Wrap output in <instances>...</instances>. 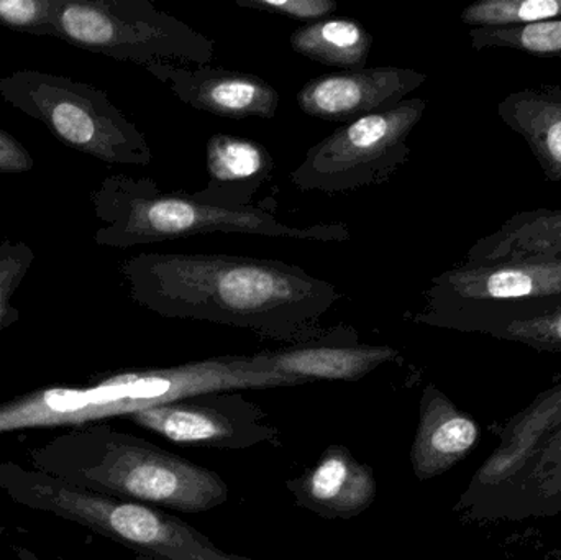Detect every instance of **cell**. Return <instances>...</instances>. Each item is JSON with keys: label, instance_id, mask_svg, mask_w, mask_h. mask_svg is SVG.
<instances>
[{"label": "cell", "instance_id": "6da1fadb", "mask_svg": "<svg viewBox=\"0 0 561 560\" xmlns=\"http://www.w3.org/2000/svg\"><path fill=\"white\" fill-rule=\"evenodd\" d=\"M131 299L168 319L213 322L297 344L345 298L325 279L280 260L226 253H138L121 265Z\"/></svg>", "mask_w": 561, "mask_h": 560}, {"label": "cell", "instance_id": "7a4b0ae2", "mask_svg": "<svg viewBox=\"0 0 561 560\" xmlns=\"http://www.w3.org/2000/svg\"><path fill=\"white\" fill-rule=\"evenodd\" d=\"M28 457L48 476L128 502L204 513L229 500L219 473L107 424L71 427Z\"/></svg>", "mask_w": 561, "mask_h": 560}, {"label": "cell", "instance_id": "3957f363", "mask_svg": "<svg viewBox=\"0 0 561 560\" xmlns=\"http://www.w3.org/2000/svg\"><path fill=\"white\" fill-rule=\"evenodd\" d=\"M94 214L101 220L95 243L130 249L167 240L209 233H242L309 242H346L350 230L342 222L289 226L262 207L242 209L213 206L194 194L160 190L150 178L111 174L92 193Z\"/></svg>", "mask_w": 561, "mask_h": 560}, {"label": "cell", "instance_id": "277c9868", "mask_svg": "<svg viewBox=\"0 0 561 560\" xmlns=\"http://www.w3.org/2000/svg\"><path fill=\"white\" fill-rule=\"evenodd\" d=\"M0 98L42 122L49 134L72 150L108 164L147 167L153 161L140 128L88 82L36 69H20L0 79Z\"/></svg>", "mask_w": 561, "mask_h": 560}, {"label": "cell", "instance_id": "5b68a950", "mask_svg": "<svg viewBox=\"0 0 561 560\" xmlns=\"http://www.w3.org/2000/svg\"><path fill=\"white\" fill-rule=\"evenodd\" d=\"M56 38L141 68L210 65L216 42L150 0H59Z\"/></svg>", "mask_w": 561, "mask_h": 560}, {"label": "cell", "instance_id": "8992f818", "mask_svg": "<svg viewBox=\"0 0 561 560\" xmlns=\"http://www.w3.org/2000/svg\"><path fill=\"white\" fill-rule=\"evenodd\" d=\"M425 108V99H405L388 111L342 125L307 150L290 181L304 193L322 194L388 183L411 158L408 138Z\"/></svg>", "mask_w": 561, "mask_h": 560}, {"label": "cell", "instance_id": "52a82bcc", "mask_svg": "<svg viewBox=\"0 0 561 560\" xmlns=\"http://www.w3.org/2000/svg\"><path fill=\"white\" fill-rule=\"evenodd\" d=\"M72 523L154 560H253L217 548L199 529L145 503L82 490L69 506Z\"/></svg>", "mask_w": 561, "mask_h": 560}, {"label": "cell", "instance_id": "ba28073f", "mask_svg": "<svg viewBox=\"0 0 561 560\" xmlns=\"http://www.w3.org/2000/svg\"><path fill=\"white\" fill-rule=\"evenodd\" d=\"M127 420L178 446L243 450L259 444H279V431L265 411L230 391L161 404Z\"/></svg>", "mask_w": 561, "mask_h": 560}, {"label": "cell", "instance_id": "9c48e42d", "mask_svg": "<svg viewBox=\"0 0 561 560\" xmlns=\"http://www.w3.org/2000/svg\"><path fill=\"white\" fill-rule=\"evenodd\" d=\"M104 380L117 400L122 418L199 395L306 385L296 378L256 370L250 355H222L178 367L121 372Z\"/></svg>", "mask_w": 561, "mask_h": 560}, {"label": "cell", "instance_id": "30bf717a", "mask_svg": "<svg viewBox=\"0 0 561 560\" xmlns=\"http://www.w3.org/2000/svg\"><path fill=\"white\" fill-rule=\"evenodd\" d=\"M421 311L461 305H514L561 298V259L524 256L467 263L432 278Z\"/></svg>", "mask_w": 561, "mask_h": 560}, {"label": "cell", "instance_id": "8fae6325", "mask_svg": "<svg viewBox=\"0 0 561 560\" xmlns=\"http://www.w3.org/2000/svg\"><path fill=\"white\" fill-rule=\"evenodd\" d=\"M427 81L424 72L401 66H371L310 79L297 92L300 111L319 121L350 124L388 111Z\"/></svg>", "mask_w": 561, "mask_h": 560}, {"label": "cell", "instance_id": "7c38bea8", "mask_svg": "<svg viewBox=\"0 0 561 560\" xmlns=\"http://www.w3.org/2000/svg\"><path fill=\"white\" fill-rule=\"evenodd\" d=\"M399 357V352L389 345L362 344L358 331L350 325L323 329L307 341L250 355L256 370L296 378L304 384L358 381Z\"/></svg>", "mask_w": 561, "mask_h": 560}, {"label": "cell", "instance_id": "4fadbf2b", "mask_svg": "<svg viewBox=\"0 0 561 560\" xmlns=\"http://www.w3.org/2000/svg\"><path fill=\"white\" fill-rule=\"evenodd\" d=\"M184 104L217 117L273 118L279 92L265 79L219 66L153 65L147 68Z\"/></svg>", "mask_w": 561, "mask_h": 560}, {"label": "cell", "instance_id": "5bb4252c", "mask_svg": "<svg viewBox=\"0 0 561 560\" xmlns=\"http://www.w3.org/2000/svg\"><path fill=\"white\" fill-rule=\"evenodd\" d=\"M414 324L484 334L536 351L561 352V298L514 305H461L417 311Z\"/></svg>", "mask_w": 561, "mask_h": 560}, {"label": "cell", "instance_id": "9a60e30c", "mask_svg": "<svg viewBox=\"0 0 561 560\" xmlns=\"http://www.w3.org/2000/svg\"><path fill=\"white\" fill-rule=\"evenodd\" d=\"M286 489L300 508L323 519L356 518L378 495L371 467L339 444L327 447L312 470L287 480Z\"/></svg>", "mask_w": 561, "mask_h": 560}, {"label": "cell", "instance_id": "2e32d148", "mask_svg": "<svg viewBox=\"0 0 561 560\" xmlns=\"http://www.w3.org/2000/svg\"><path fill=\"white\" fill-rule=\"evenodd\" d=\"M121 418L104 381L91 387H46L0 404V434L42 427H75Z\"/></svg>", "mask_w": 561, "mask_h": 560}, {"label": "cell", "instance_id": "e0dca14e", "mask_svg": "<svg viewBox=\"0 0 561 560\" xmlns=\"http://www.w3.org/2000/svg\"><path fill=\"white\" fill-rule=\"evenodd\" d=\"M207 186L194 193L213 206L242 209L252 206L272 178L275 160L265 145L245 137L214 134L206 147Z\"/></svg>", "mask_w": 561, "mask_h": 560}, {"label": "cell", "instance_id": "ac0fdd59", "mask_svg": "<svg viewBox=\"0 0 561 560\" xmlns=\"http://www.w3.org/2000/svg\"><path fill=\"white\" fill-rule=\"evenodd\" d=\"M478 439V427L458 413L451 401L428 385L422 395L421 421L411 449V464L419 480H431L463 457Z\"/></svg>", "mask_w": 561, "mask_h": 560}, {"label": "cell", "instance_id": "d6986e66", "mask_svg": "<svg viewBox=\"0 0 561 560\" xmlns=\"http://www.w3.org/2000/svg\"><path fill=\"white\" fill-rule=\"evenodd\" d=\"M496 112L526 141L543 174L561 184V85H529L511 92Z\"/></svg>", "mask_w": 561, "mask_h": 560}, {"label": "cell", "instance_id": "ffe728a7", "mask_svg": "<svg viewBox=\"0 0 561 560\" xmlns=\"http://www.w3.org/2000/svg\"><path fill=\"white\" fill-rule=\"evenodd\" d=\"M524 256L561 259V209L519 210L496 232L473 243L463 262L494 263Z\"/></svg>", "mask_w": 561, "mask_h": 560}, {"label": "cell", "instance_id": "44dd1931", "mask_svg": "<svg viewBox=\"0 0 561 560\" xmlns=\"http://www.w3.org/2000/svg\"><path fill=\"white\" fill-rule=\"evenodd\" d=\"M289 43L304 58L350 71L366 68L373 36L356 20L325 19L294 30Z\"/></svg>", "mask_w": 561, "mask_h": 560}, {"label": "cell", "instance_id": "7402d4cb", "mask_svg": "<svg viewBox=\"0 0 561 560\" xmlns=\"http://www.w3.org/2000/svg\"><path fill=\"white\" fill-rule=\"evenodd\" d=\"M473 49L510 48L537 58H561V19L511 26L470 30Z\"/></svg>", "mask_w": 561, "mask_h": 560}, {"label": "cell", "instance_id": "603a6c76", "mask_svg": "<svg viewBox=\"0 0 561 560\" xmlns=\"http://www.w3.org/2000/svg\"><path fill=\"white\" fill-rule=\"evenodd\" d=\"M473 28H511L561 19V0H478L461 12Z\"/></svg>", "mask_w": 561, "mask_h": 560}, {"label": "cell", "instance_id": "cb8c5ba5", "mask_svg": "<svg viewBox=\"0 0 561 560\" xmlns=\"http://www.w3.org/2000/svg\"><path fill=\"white\" fill-rule=\"evenodd\" d=\"M33 260L35 253L26 243L0 239V332L20 319L13 296L28 275Z\"/></svg>", "mask_w": 561, "mask_h": 560}, {"label": "cell", "instance_id": "d4e9b609", "mask_svg": "<svg viewBox=\"0 0 561 560\" xmlns=\"http://www.w3.org/2000/svg\"><path fill=\"white\" fill-rule=\"evenodd\" d=\"M59 0H0V25L35 36H56Z\"/></svg>", "mask_w": 561, "mask_h": 560}, {"label": "cell", "instance_id": "484cf974", "mask_svg": "<svg viewBox=\"0 0 561 560\" xmlns=\"http://www.w3.org/2000/svg\"><path fill=\"white\" fill-rule=\"evenodd\" d=\"M237 5L243 9L262 10V12L278 13L294 20L319 22L339 10L335 0H237Z\"/></svg>", "mask_w": 561, "mask_h": 560}, {"label": "cell", "instance_id": "4316f807", "mask_svg": "<svg viewBox=\"0 0 561 560\" xmlns=\"http://www.w3.org/2000/svg\"><path fill=\"white\" fill-rule=\"evenodd\" d=\"M33 167L35 161L25 145L0 128V174L26 173L32 171Z\"/></svg>", "mask_w": 561, "mask_h": 560}, {"label": "cell", "instance_id": "83f0119b", "mask_svg": "<svg viewBox=\"0 0 561 560\" xmlns=\"http://www.w3.org/2000/svg\"><path fill=\"white\" fill-rule=\"evenodd\" d=\"M13 552H15L16 558H19L20 560H42L38 558V556L33 555V552L30 551V549L19 548V546H13ZM59 560H68V559L59 558Z\"/></svg>", "mask_w": 561, "mask_h": 560}, {"label": "cell", "instance_id": "f1b7e54d", "mask_svg": "<svg viewBox=\"0 0 561 560\" xmlns=\"http://www.w3.org/2000/svg\"><path fill=\"white\" fill-rule=\"evenodd\" d=\"M134 560H154V559L145 558V556H137V558H135Z\"/></svg>", "mask_w": 561, "mask_h": 560}]
</instances>
